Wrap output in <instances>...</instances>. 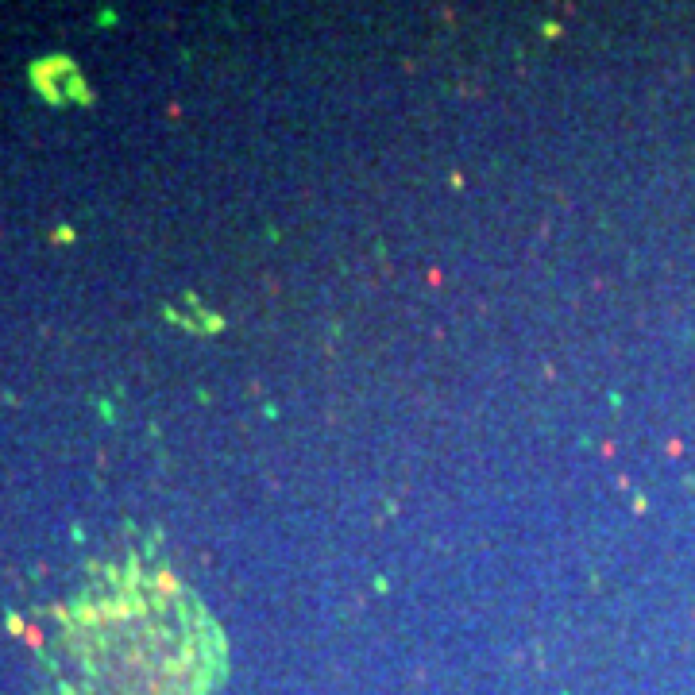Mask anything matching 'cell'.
I'll return each mask as SVG.
<instances>
[{
	"mask_svg": "<svg viewBox=\"0 0 695 695\" xmlns=\"http://www.w3.org/2000/svg\"><path fill=\"white\" fill-rule=\"evenodd\" d=\"M224 637L163 572H104L62 611L39 656V695H213Z\"/></svg>",
	"mask_w": 695,
	"mask_h": 695,
	"instance_id": "6da1fadb",
	"label": "cell"
}]
</instances>
